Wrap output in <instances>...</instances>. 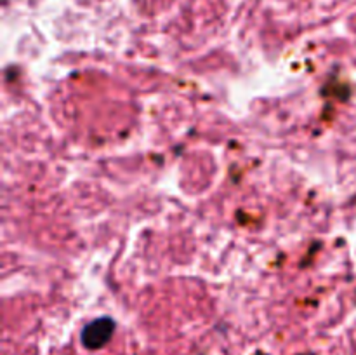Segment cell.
I'll return each instance as SVG.
<instances>
[{"label":"cell","mask_w":356,"mask_h":355,"mask_svg":"<svg viewBox=\"0 0 356 355\" xmlns=\"http://www.w3.org/2000/svg\"><path fill=\"white\" fill-rule=\"evenodd\" d=\"M113 329H115L113 320L108 319V317H101V319L92 320L90 324H87L86 329H83L82 333L83 347L89 348V350L103 348L104 345L111 340Z\"/></svg>","instance_id":"cell-1"}]
</instances>
